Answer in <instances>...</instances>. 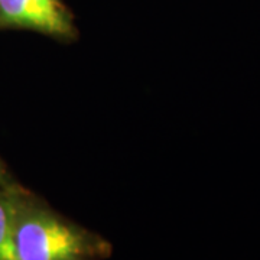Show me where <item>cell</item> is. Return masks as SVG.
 <instances>
[{
  "instance_id": "3",
  "label": "cell",
  "mask_w": 260,
  "mask_h": 260,
  "mask_svg": "<svg viewBox=\"0 0 260 260\" xmlns=\"http://www.w3.org/2000/svg\"><path fill=\"white\" fill-rule=\"evenodd\" d=\"M20 195L13 186L0 188V260H19L15 232Z\"/></svg>"
},
{
  "instance_id": "2",
  "label": "cell",
  "mask_w": 260,
  "mask_h": 260,
  "mask_svg": "<svg viewBox=\"0 0 260 260\" xmlns=\"http://www.w3.org/2000/svg\"><path fill=\"white\" fill-rule=\"evenodd\" d=\"M0 25L55 38H73L75 32L71 15L61 0H0Z\"/></svg>"
},
{
  "instance_id": "1",
  "label": "cell",
  "mask_w": 260,
  "mask_h": 260,
  "mask_svg": "<svg viewBox=\"0 0 260 260\" xmlns=\"http://www.w3.org/2000/svg\"><path fill=\"white\" fill-rule=\"evenodd\" d=\"M15 239L19 260H100L112 251L100 236L23 195Z\"/></svg>"
},
{
  "instance_id": "4",
  "label": "cell",
  "mask_w": 260,
  "mask_h": 260,
  "mask_svg": "<svg viewBox=\"0 0 260 260\" xmlns=\"http://www.w3.org/2000/svg\"><path fill=\"white\" fill-rule=\"evenodd\" d=\"M8 186H10L9 177H8L6 168H5V165L0 160V188H8Z\"/></svg>"
}]
</instances>
